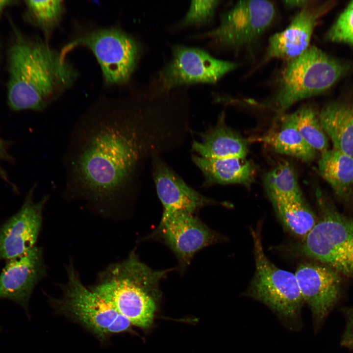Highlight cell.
<instances>
[{
	"label": "cell",
	"instance_id": "6da1fadb",
	"mask_svg": "<svg viewBox=\"0 0 353 353\" xmlns=\"http://www.w3.org/2000/svg\"><path fill=\"white\" fill-rule=\"evenodd\" d=\"M93 122L77 148L71 176L86 192L109 197L130 181L140 160L152 149L154 136L141 115L113 112Z\"/></svg>",
	"mask_w": 353,
	"mask_h": 353
},
{
	"label": "cell",
	"instance_id": "7a4b0ae2",
	"mask_svg": "<svg viewBox=\"0 0 353 353\" xmlns=\"http://www.w3.org/2000/svg\"><path fill=\"white\" fill-rule=\"evenodd\" d=\"M8 67L7 102L14 111L43 109L77 76L62 52L22 36L9 48Z\"/></svg>",
	"mask_w": 353,
	"mask_h": 353
},
{
	"label": "cell",
	"instance_id": "3957f363",
	"mask_svg": "<svg viewBox=\"0 0 353 353\" xmlns=\"http://www.w3.org/2000/svg\"><path fill=\"white\" fill-rule=\"evenodd\" d=\"M171 270H154L132 252L102 272L92 290L131 324L147 327L152 321L159 283Z\"/></svg>",
	"mask_w": 353,
	"mask_h": 353
},
{
	"label": "cell",
	"instance_id": "277c9868",
	"mask_svg": "<svg viewBox=\"0 0 353 353\" xmlns=\"http://www.w3.org/2000/svg\"><path fill=\"white\" fill-rule=\"evenodd\" d=\"M316 197L319 217L298 252L353 279V216L341 212L321 190Z\"/></svg>",
	"mask_w": 353,
	"mask_h": 353
},
{
	"label": "cell",
	"instance_id": "5b68a950",
	"mask_svg": "<svg viewBox=\"0 0 353 353\" xmlns=\"http://www.w3.org/2000/svg\"><path fill=\"white\" fill-rule=\"evenodd\" d=\"M348 66L315 46L288 62L278 89L266 107L283 114L296 102L330 88Z\"/></svg>",
	"mask_w": 353,
	"mask_h": 353
},
{
	"label": "cell",
	"instance_id": "8992f818",
	"mask_svg": "<svg viewBox=\"0 0 353 353\" xmlns=\"http://www.w3.org/2000/svg\"><path fill=\"white\" fill-rule=\"evenodd\" d=\"M261 231L260 223L251 229L255 268L248 294L283 317L294 319L303 303L296 276L278 268L268 259L263 250Z\"/></svg>",
	"mask_w": 353,
	"mask_h": 353
},
{
	"label": "cell",
	"instance_id": "52a82bcc",
	"mask_svg": "<svg viewBox=\"0 0 353 353\" xmlns=\"http://www.w3.org/2000/svg\"><path fill=\"white\" fill-rule=\"evenodd\" d=\"M78 45L93 53L107 83L122 84L130 78L137 61L138 48L129 35L115 28L94 31L70 43L62 52Z\"/></svg>",
	"mask_w": 353,
	"mask_h": 353
},
{
	"label": "cell",
	"instance_id": "ba28073f",
	"mask_svg": "<svg viewBox=\"0 0 353 353\" xmlns=\"http://www.w3.org/2000/svg\"><path fill=\"white\" fill-rule=\"evenodd\" d=\"M276 14L271 1H238L221 17L219 25L201 35L217 44L238 49L254 43L271 25Z\"/></svg>",
	"mask_w": 353,
	"mask_h": 353
},
{
	"label": "cell",
	"instance_id": "9c48e42d",
	"mask_svg": "<svg viewBox=\"0 0 353 353\" xmlns=\"http://www.w3.org/2000/svg\"><path fill=\"white\" fill-rule=\"evenodd\" d=\"M237 66L235 62L217 59L200 49L176 45L171 59L154 80L155 90L162 93L183 84L215 83Z\"/></svg>",
	"mask_w": 353,
	"mask_h": 353
},
{
	"label": "cell",
	"instance_id": "30bf717a",
	"mask_svg": "<svg viewBox=\"0 0 353 353\" xmlns=\"http://www.w3.org/2000/svg\"><path fill=\"white\" fill-rule=\"evenodd\" d=\"M68 278L61 305L67 314L101 338L129 328V321L93 291L87 289L73 267L68 270Z\"/></svg>",
	"mask_w": 353,
	"mask_h": 353
},
{
	"label": "cell",
	"instance_id": "8fae6325",
	"mask_svg": "<svg viewBox=\"0 0 353 353\" xmlns=\"http://www.w3.org/2000/svg\"><path fill=\"white\" fill-rule=\"evenodd\" d=\"M151 236L161 239L173 251L181 271L188 267L197 252L223 239L194 214L183 211L163 213Z\"/></svg>",
	"mask_w": 353,
	"mask_h": 353
},
{
	"label": "cell",
	"instance_id": "7c38bea8",
	"mask_svg": "<svg viewBox=\"0 0 353 353\" xmlns=\"http://www.w3.org/2000/svg\"><path fill=\"white\" fill-rule=\"evenodd\" d=\"M295 275L303 302L309 306L316 322L320 323L340 298L343 276L318 262L301 264Z\"/></svg>",
	"mask_w": 353,
	"mask_h": 353
},
{
	"label": "cell",
	"instance_id": "4fadbf2b",
	"mask_svg": "<svg viewBox=\"0 0 353 353\" xmlns=\"http://www.w3.org/2000/svg\"><path fill=\"white\" fill-rule=\"evenodd\" d=\"M33 190L29 192L20 210L0 227V260L19 256L35 247L48 197L33 202Z\"/></svg>",
	"mask_w": 353,
	"mask_h": 353
},
{
	"label": "cell",
	"instance_id": "5bb4252c",
	"mask_svg": "<svg viewBox=\"0 0 353 353\" xmlns=\"http://www.w3.org/2000/svg\"><path fill=\"white\" fill-rule=\"evenodd\" d=\"M333 5L329 1L310 3L301 9L284 30L270 37L265 60L277 58L288 62L303 53L309 47L319 19Z\"/></svg>",
	"mask_w": 353,
	"mask_h": 353
},
{
	"label": "cell",
	"instance_id": "9a60e30c",
	"mask_svg": "<svg viewBox=\"0 0 353 353\" xmlns=\"http://www.w3.org/2000/svg\"><path fill=\"white\" fill-rule=\"evenodd\" d=\"M46 273L40 248L35 246L7 260L0 275V299L11 300L25 307L33 288Z\"/></svg>",
	"mask_w": 353,
	"mask_h": 353
},
{
	"label": "cell",
	"instance_id": "2e32d148",
	"mask_svg": "<svg viewBox=\"0 0 353 353\" xmlns=\"http://www.w3.org/2000/svg\"><path fill=\"white\" fill-rule=\"evenodd\" d=\"M153 176L163 213L183 211L194 214L202 207L216 203L188 185L158 157L153 160Z\"/></svg>",
	"mask_w": 353,
	"mask_h": 353
},
{
	"label": "cell",
	"instance_id": "e0dca14e",
	"mask_svg": "<svg viewBox=\"0 0 353 353\" xmlns=\"http://www.w3.org/2000/svg\"><path fill=\"white\" fill-rule=\"evenodd\" d=\"M201 141H194L193 150L199 156L210 159L246 157L248 142L225 123L224 114L216 125L201 134Z\"/></svg>",
	"mask_w": 353,
	"mask_h": 353
},
{
	"label": "cell",
	"instance_id": "ac0fdd59",
	"mask_svg": "<svg viewBox=\"0 0 353 353\" xmlns=\"http://www.w3.org/2000/svg\"><path fill=\"white\" fill-rule=\"evenodd\" d=\"M192 160L204 176V185L239 184L248 187L254 180V166L246 157L210 159L193 155Z\"/></svg>",
	"mask_w": 353,
	"mask_h": 353
},
{
	"label": "cell",
	"instance_id": "d6986e66",
	"mask_svg": "<svg viewBox=\"0 0 353 353\" xmlns=\"http://www.w3.org/2000/svg\"><path fill=\"white\" fill-rule=\"evenodd\" d=\"M321 176L331 187L335 197L353 205V158L335 149L322 152L318 161Z\"/></svg>",
	"mask_w": 353,
	"mask_h": 353
},
{
	"label": "cell",
	"instance_id": "ffe728a7",
	"mask_svg": "<svg viewBox=\"0 0 353 353\" xmlns=\"http://www.w3.org/2000/svg\"><path fill=\"white\" fill-rule=\"evenodd\" d=\"M319 118L334 149L353 158V101L330 103L323 108Z\"/></svg>",
	"mask_w": 353,
	"mask_h": 353
},
{
	"label": "cell",
	"instance_id": "44dd1931",
	"mask_svg": "<svg viewBox=\"0 0 353 353\" xmlns=\"http://www.w3.org/2000/svg\"><path fill=\"white\" fill-rule=\"evenodd\" d=\"M257 141L268 145L274 151L308 162L314 160L317 151L310 147L298 131L291 113L281 117L275 126Z\"/></svg>",
	"mask_w": 353,
	"mask_h": 353
},
{
	"label": "cell",
	"instance_id": "7402d4cb",
	"mask_svg": "<svg viewBox=\"0 0 353 353\" xmlns=\"http://www.w3.org/2000/svg\"><path fill=\"white\" fill-rule=\"evenodd\" d=\"M277 215L295 235L303 239L315 225L317 218L304 200H290L268 196Z\"/></svg>",
	"mask_w": 353,
	"mask_h": 353
},
{
	"label": "cell",
	"instance_id": "603a6c76",
	"mask_svg": "<svg viewBox=\"0 0 353 353\" xmlns=\"http://www.w3.org/2000/svg\"><path fill=\"white\" fill-rule=\"evenodd\" d=\"M268 196L275 195L295 200H304L295 169L289 162L279 163L264 176Z\"/></svg>",
	"mask_w": 353,
	"mask_h": 353
},
{
	"label": "cell",
	"instance_id": "cb8c5ba5",
	"mask_svg": "<svg viewBox=\"0 0 353 353\" xmlns=\"http://www.w3.org/2000/svg\"><path fill=\"white\" fill-rule=\"evenodd\" d=\"M304 140L317 152L328 150V139L321 125L319 113L311 106L303 105L291 113Z\"/></svg>",
	"mask_w": 353,
	"mask_h": 353
},
{
	"label": "cell",
	"instance_id": "d4e9b609",
	"mask_svg": "<svg viewBox=\"0 0 353 353\" xmlns=\"http://www.w3.org/2000/svg\"><path fill=\"white\" fill-rule=\"evenodd\" d=\"M25 2L32 21L46 32L51 31L59 23L63 13L62 0H30Z\"/></svg>",
	"mask_w": 353,
	"mask_h": 353
},
{
	"label": "cell",
	"instance_id": "484cf974",
	"mask_svg": "<svg viewBox=\"0 0 353 353\" xmlns=\"http://www.w3.org/2000/svg\"><path fill=\"white\" fill-rule=\"evenodd\" d=\"M330 41L353 44V1L340 14L327 34Z\"/></svg>",
	"mask_w": 353,
	"mask_h": 353
},
{
	"label": "cell",
	"instance_id": "4316f807",
	"mask_svg": "<svg viewBox=\"0 0 353 353\" xmlns=\"http://www.w3.org/2000/svg\"><path fill=\"white\" fill-rule=\"evenodd\" d=\"M219 0H192L180 24L183 26L208 22L213 16Z\"/></svg>",
	"mask_w": 353,
	"mask_h": 353
},
{
	"label": "cell",
	"instance_id": "83f0119b",
	"mask_svg": "<svg viewBox=\"0 0 353 353\" xmlns=\"http://www.w3.org/2000/svg\"><path fill=\"white\" fill-rule=\"evenodd\" d=\"M341 344L342 346L353 350V308L348 313V322L342 337Z\"/></svg>",
	"mask_w": 353,
	"mask_h": 353
},
{
	"label": "cell",
	"instance_id": "f1b7e54d",
	"mask_svg": "<svg viewBox=\"0 0 353 353\" xmlns=\"http://www.w3.org/2000/svg\"><path fill=\"white\" fill-rule=\"evenodd\" d=\"M8 143L0 137V161L6 160L12 161L13 158L8 152ZM0 176L5 180L9 182L6 172L3 170L0 165Z\"/></svg>",
	"mask_w": 353,
	"mask_h": 353
},
{
	"label": "cell",
	"instance_id": "f546056e",
	"mask_svg": "<svg viewBox=\"0 0 353 353\" xmlns=\"http://www.w3.org/2000/svg\"><path fill=\"white\" fill-rule=\"evenodd\" d=\"M311 2L309 0H285L282 1L283 5L287 8H300L301 9L307 6L311 3Z\"/></svg>",
	"mask_w": 353,
	"mask_h": 353
},
{
	"label": "cell",
	"instance_id": "4dcf8cb0",
	"mask_svg": "<svg viewBox=\"0 0 353 353\" xmlns=\"http://www.w3.org/2000/svg\"><path fill=\"white\" fill-rule=\"evenodd\" d=\"M12 2V1L11 0H0V14L5 8L10 5Z\"/></svg>",
	"mask_w": 353,
	"mask_h": 353
}]
</instances>
